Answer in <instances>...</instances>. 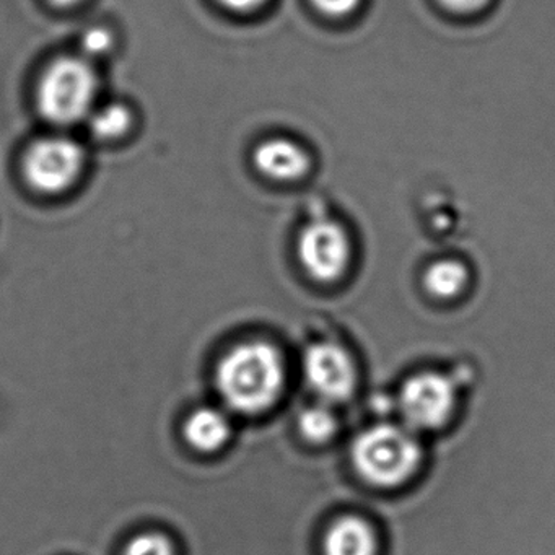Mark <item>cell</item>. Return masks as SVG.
Listing matches in <instances>:
<instances>
[{"instance_id": "cell-1", "label": "cell", "mask_w": 555, "mask_h": 555, "mask_svg": "<svg viewBox=\"0 0 555 555\" xmlns=\"http://www.w3.org/2000/svg\"><path fill=\"white\" fill-rule=\"evenodd\" d=\"M284 362L278 349L266 343L235 347L217 370V385L230 408L242 414L268 411L284 389Z\"/></svg>"}, {"instance_id": "cell-2", "label": "cell", "mask_w": 555, "mask_h": 555, "mask_svg": "<svg viewBox=\"0 0 555 555\" xmlns=\"http://www.w3.org/2000/svg\"><path fill=\"white\" fill-rule=\"evenodd\" d=\"M352 461L359 476L370 486L396 489L421 467V441L409 427L375 425L353 441Z\"/></svg>"}, {"instance_id": "cell-3", "label": "cell", "mask_w": 555, "mask_h": 555, "mask_svg": "<svg viewBox=\"0 0 555 555\" xmlns=\"http://www.w3.org/2000/svg\"><path fill=\"white\" fill-rule=\"evenodd\" d=\"M99 80L95 70L79 57L51 64L38 89L41 115L61 126L82 121L92 112Z\"/></svg>"}, {"instance_id": "cell-4", "label": "cell", "mask_w": 555, "mask_h": 555, "mask_svg": "<svg viewBox=\"0 0 555 555\" xmlns=\"http://www.w3.org/2000/svg\"><path fill=\"white\" fill-rule=\"evenodd\" d=\"M456 389L448 376L425 372L411 376L399 392V411L411 430H437L448 424Z\"/></svg>"}, {"instance_id": "cell-5", "label": "cell", "mask_w": 555, "mask_h": 555, "mask_svg": "<svg viewBox=\"0 0 555 555\" xmlns=\"http://www.w3.org/2000/svg\"><path fill=\"white\" fill-rule=\"evenodd\" d=\"M298 253L311 278L334 282L343 278L349 268L352 243L339 222L318 219L301 232Z\"/></svg>"}, {"instance_id": "cell-6", "label": "cell", "mask_w": 555, "mask_h": 555, "mask_svg": "<svg viewBox=\"0 0 555 555\" xmlns=\"http://www.w3.org/2000/svg\"><path fill=\"white\" fill-rule=\"evenodd\" d=\"M83 152L79 144L64 138L43 139L25 155V177L43 193H60L79 177Z\"/></svg>"}, {"instance_id": "cell-7", "label": "cell", "mask_w": 555, "mask_h": 555, "mask_svg": "<svg viewBox=\"0 0 555 555\" xmlns=\"http://www.w3.org/2000/svg\"><path fill=\"white\" fill-rule=\"evenodd\" d=\"M305 375L311 389L324 402L346 401L353 395L359 382L352 356L334 343L314 344L308 349Z\"/></svg>"}, {"instance_id": "cell-8", "label": "cell", "mask_w": 555, "mask_h": 555, "mask_svg": "<svg viewBox=\"0 0 555 555\" xmlns=\"http://www.w3.org/2000/svg\"><path fill=\"white\" fill-rule=\"evenodd\" d=\"M256 167L274 180H298L310 170V157L287 139L262 142L255 154Z\"/></svg>"}, {"instance_id": "cell-9", "label": "cell", "mask_w": 555, "mask_h": 555, "mask_svg": "<svg viewBox=\"0 0 555 555\" xmlns=\"http://www.w3.org/2000/svg\"><path fill=\"white\" fill-rule=\"evenodd\" d=\"M324 555H376L378 538L375 529L360 516H343L324 535Z\"/></svg>"}, {"instance_id": "cell-10", "label": "cell", "mask_w": 555, "mask_h": 555, "mask_svg": "<svg viewBox=\"0 0 555 555\" xmlns=\"http://www.w3.org/2000/svg\"><path fill=\"white\" fill-rule=\"evenodd\" d=\"M232 435V425L217 409L204 408L193 412L184 425V437L191 447L203 453H214L225 447Z\"/></svg>"}, {"instance_id": "cell-11", "label": "cell", "mask_w": 555, "mask_h": 555, "mask_svg": "<svg viewBox=\"0 0 555 555\" xmlns=\"http://www.w3.org/2000/svg\"><path fill=\"white\" fill-rule=\"evenodd\" d=\"M469 284V269L460 259H438L424 274V287L431 297L451 300L463 294Z\"/></svg>"}, {"instance_id": "cell-12", "label": "cell", "mask_w": 555, "mask_h": 555, "mask_svg": "<svg viewBox=\"0 0 555 555\" xmlns=\"http://www.w3.org/2000/svg\"><path fill=\"white\" fill-rule=\"evenodd\" d=\"M298 425L304 437L313 443H326L339 428L336 414L326 404L305 409L298 418Z\"/></svg>"}, {"instance_id": "cell-13", "label": "cell", "mask_w": 555, "mask_h": 555, "mask_svg": "<svg viewBox=\"0 0 555 555\" xmlns=\"http://www.w3.org/2000/svg\"><path fill=\"white\" fill-rule=\"evenodd\" d=\"M131 112L125 105H108L93 113L90 129L100 139H115L125 134L131 126Z\"/></svg>"}, {"instance_id": "cell-14", "label": "cell", "mask_w": 555, "mask_h": 555, "mask_svg": "<svg viewBox=\"0 0 555 555\" xmlns=\"http://www.w3.org/2000/svg\"><path fill=\"white\" fill-rule=\"evenodd\" d=\"M125 555H177L175 545L160 532H144L129 542Z\"/></svg>"}, {"instance_id": "cell-15", "label": "cell", "mask_w": 555, "mask_h": 555, "mask_svg": "<svg viewBox=\"0 0 555 555\" xmlns=\"http://www.w3.org/2000/svg\"><path fill=\"white\" fill-rule=\"evenodd\" d=\"M311 2L327 17L343 18L353 14L362 0H311Z\"/></svg>"}, {"instance_id": "cell-16", "label": "cell", "mask_w": 555, "mask_h": 555, "mask_svg": "<svg viewBox=\"0 0 555 555\" xmlns=\"http://www.w3.org/2000/svg\"><path fill=\"white\" fill-rule=\"evenodd\" d=\"M113 38L109 31L103 28H93L83 35V50L89 54H103L112 47Z\"/></svg>"}, {"instance_id": "cell-17", "label": "cell", "mask_w": 555, "mask_h": 555, "mask_svg": "<svg viewBox=\"0 0 555 555\" xmlns=\"http://www.w3.org/2000/svg\"><path fill=\"white\" fill-rule=\"evenodd\" d=\"M490 0H438V4L456 15H473L483 11Z\"/></svg>"}, {"instance_id": "cell-18", "label": "cell", "mask_w": 555, "mask_h": 555, "mask_svg": "<svg viewBox=\"0 0 555 555\" xmlns=\"http://www.w3.org/2000/svg\"><path fill=\"white\" fill-rule=\"evenodd\" d=\"M220 4L236 12H249L261 8L266 0H219Z\"/></svg>"}, {"instance_id": "cell-19", "label": "cell", "mask_w": 555, "mask_h": 555, "mask_svg": "<svg viewBox=\"0 0 555 555\" xmlns=\"http://www.w3.org/2000/svg\"><path fill=\"white\" fill-rule=\"evenodd\" d=\"M50 2L57 8H73V5L80 4L82 0H50Z\"/></svg>"}]
</instances>
